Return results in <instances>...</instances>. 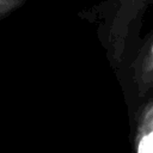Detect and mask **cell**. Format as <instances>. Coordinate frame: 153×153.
<instances>
[{
    "mask_svg": "<svg viewBox=\"0 0 153 153\" xmlns=\"http://www.w3.org/2000/svg\"><path fill=\"white\" fill-rule=\"evenodd\" d=\"M135 153H153V98L137 111L134 137Z\"/></svg>",
    "mask_w": 153,
    "mask_h": 153,
    "instance_id": "obj_1",
    "label": "cell"
}]
</instances>
